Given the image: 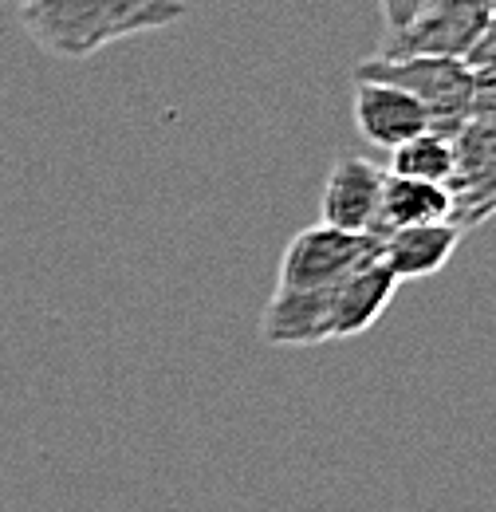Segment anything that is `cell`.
I'll return each mask as SVG.
<instances>
[{
    "label": "cell",
    "mask_w": 496,
    "mask_h": 512,
    "mask_svg": "<svg viewBox=\"0 0 496 512\" xmlns=\"http://www.w3.org/2000/svg\"><path fill=\"white\" fill-rule=\"evenodd\" d=\"M186 12V0H20L24 32L60 60H87L115 40L170 28Z\"/></svg>",
    "instance_id": "6da1fadb"
},
{
    "label": "cell",
    "mask_w": 496,
    "mask_h": 512,
    "mask_svg": "<svg viewBox=\"0 0 496 512\" xmlns=\"http://www.w3.org/2000/svg\"><path fill=\"white\" fill-rule=\"evenodd\" d=\"M355 79H374L406 91L430 115V130L461 134L469 127V99H473V67L445 56H374L355 67Z\"/></svg>",
    "instance_id": "7a4b0ae2"
},
{
    "label": "cell",
    "mask_w": 496,
    "mask_h": 512,
    "mask_svg": "<svg viewBox=\"0 0 496 512\" xmlns=\"http://www.w3.org/2000/svg\"><path fill=\"white\" fill-rule=\"evenodd\" d=\"M378 245L382 237L374 233H343L323 221L300 229L280 256L276 288H331L355 268H363L367 260H374Z\"/></svg>",
    "instance_id": "3957f363"
},
{
    "label": "cell",
    "mask_w": 496,
    "mask_h": 512,
    "mask_svg": "<svg viewBox=\"0 0 496 512\" xmlns=\"http://www.w3.org/2000/svg\"><path fill=\"white\" fill-rule=\"evenodd\" d=\"M493 8L485 0H422L418 16L386 36V48L378 56H445V60H465L477 36L485 32Z\"/></svg>",
    "instance_id": "277c9868"
},
{
    "label": "cell",
    "mask_w": 496,
    "mask_h": 512,
    "mask_svg": "<svg viewBox=\"0 0 496 512\" xmlns=\"http://www.w3.org/2000/svg\"><path fill=\"white\" fill-rule=\"evenodd\" d=\"M386 186V166L359 154H343L331 162L323 197H319V221L343 233H374L378 237V201Z\"/></svg>",
    "instance_id": "5b68a950"
},
{
    "label": "cell",
    "mask_w": 496,
    "mask_h": 512,
    "mask_svg": "<svg viewBox=\"0 0 496 512\" xmlns=\"http://www.w3.org/2000/svg\"><path fill=\"white\" fill-rule=\"evenodd\" d=\"M457 166L449 178V197H453V225L461 233L485 225L496 217V130L465 127L453 134Z\"/></svg>",
    "instance_id": "8992f818"
},
{
    "label": "cell",
    "mask_w": 496,
    "mask_h": 512,
    "mask_svg": "<svg viewBox=\"0 0 496 512\" xmlns=\"http://www.w3.org/2000/svg\"><path fill=\"white\" fill-rule=\"evenodd\" d=\"M331 288H276L260 312V339L272 347L331 343Z\"/></svg>",
    "instance_id": "52a82bcc"
},
{
    "label": "cell",
    "mask_w": 496,
    "mask_h": 512,
    "mask_svg": "<svg viewBox=\"0 0 496 512\" xmlns=\"http://www.w3.org/2000/svg\"><path fill=\"white\" fill-rule=\"evenodd\" d=\"M355 127L371 146L394 150L406 138L430 130V115L418 99H410L406 91H398L390 83L355 79Z\"/></svg>",
    "instance_id": "ba28073f"
},
{
    "label": "cell",
    "mask_w": 496,
    "mask_h": 512,
    "mask_svg": "<svg viewBox=\"0 0 496 512\" xmlns=\"http://www.w3.org/2000/svg\"><path fill=\"white\" fill-rule=\"evenodd\" d=\"M394 292H398V280L378 256L355 268L351 276H343L331 292V339H355L371 331L390 308Z\"/></svg>",
    "instance_id": "9c48e42d"
},
{
    "label": "cell",
    "mask_w": 496,
    "mask_h": 512,
    "mask_svg": "<svg viewBox=\"0 0 496 512\" xmlns=\"http://www.w3.org/2000/svg\"><path fill=\"white\" fill-rule=\"evenodd\" d=\"M461 229L453 221H434V225H410V229H394L382 237L378 245V260L390 268V276L398 284H410V280H426L437 276L453 253L461 245Z\"/></svg>",
    "instance_id": "30bf717a"
},
{
    "label": "cell",
    "mask_w": 496,
    "mask_h": 512,
    "mask_svg": "<svg viewBox=\"0 0 496 512\" xmlns=\"http://www.w3.org/2000/svg\"><path fill=\"white\" fill-rule=\"evenodd\" d=\"M449 217H453V197L445 186L386 174L382 201H378V237H386L394 229H410V225L449 221Z\"/></svg>",
    "instance_id": "8fae6325"
},
{
    "label": "cell",
    "mask_w": 496,
    "mask_h": 512,
    "mask_svg": "<svg viewBox=\"0 0 496 512\" xmlns=\"http://www.w3.org/2000/svg\"><path fill=\"white\" fill-rule=\"evenodd\" d=\"M457 166V150L453 138L441 130H422L414 138H406L402 146L390 150V166L386 174L394 178H410V182H434V186H449Z\"/></svg>",
    "instance_id": "7c38bea8"
},
{
    "label": "cell",
    "mask_w": 496,
    "mask_h": 512,
    "mask_svg": "<svg viewBox=\"0 0 496 512\" xmlns=\"http://www.w3.org/2000/svg\"><path fill=\"white\" fill-rule=\"evenodd\" d=\"M469 127L496 130V67H481V71H473Z\"/></svg>",
    "instance_id": "4fadbf2b"
},
{
    "label": "cell",
    "mask_w": 496,
    "mask_h": 512,
    "mask_svg": "<svg viewBox=\"0 0 496 512\" xmlns=\"http://www.w3.org/2000/svg\"><path fill=\"white\" fill-rule=\"evenodd\" d=\"M465 64L473 67V71H481V67H496V12L489 16V24H485V32L477 36V44L469 48V56H465Z\"/></svg>",
    "instance_id": "5bb4252c"
},
{
    "label": "cell",
    "mask_w": 496,
    "mask_h": 512,
    "mask_svg": "<svg viewBox=\"0 0 496 512\" xmlns=\"http://www.w3.org/2000/svg\"><path fill=\"white\" fill-rule=\"evenodd\" d=\"M418 8H422V0H382V20H386V36H394V32H402L414 16H418Z\"/></svg>",
    "instance_id": "9a60e30c"
},
{
    "label": "cell",
    "mask_w": 496,
    "mask_h": 512,
    "mask_svg": "<svg viewBox=\"0 0 496 512\" xmlns=\"http://www.w3.org/2000/svg\"><path fill=\"white\" fill-rule=\"evenodd\" d=\"M485 4H489V8H493V12H496V0H485Z\"/></svg>",
    "instance_id": "2e32d148"
}]
</instances>
